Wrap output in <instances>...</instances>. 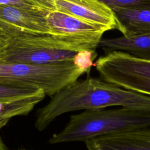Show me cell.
Segmentation results:
<instances>
[{"label": "cell", "mask_w": 150, "mask_h": 150, "mask_svg": "<svg viewBox=\"0 0 150 150\" xmlns=\"http://www.w3.org/2000/svg\"><path fill=\"white\" fill-rule=\"evenodd\" d=\"M42 90L32 87L0 85V100L30 96Z\"/></svg>", "instance_id": "4fadbf2b"}, {"label": "cell", "mask_w": 150, "mask_h": 150, "mask_svg": "<svg viewBox=\"0 0 150 150\" xmlns=\"http://www.w3.org/2000/svg\"><path fill=\"white\" fill-rule=\"evenodd\" d=\"M97 56L96 50H81L79 52L73 57L74 64L80 70L89 75L91 68L94 66V60Z\"/></svg>", "instance_id": "5bb4252c"}, {"label": "cell", "mask_w": 150, "mask_h": 150, "mask_svg": "<svg viewBox=\"0 0 150 150\" xmlns=\"http://www.w3.org/2000/svg\"><path fill=\"white\" fill-rule=\"evenodd\" d=\"M8 43V37L3 29L0 28V53L6 47Z\"/></svg>", "instance_id": "ac0fdd59"}, {"label": "cell", "mask_w": 150, "mask_h": 150, "mask_svg": "<svg viewBox=\"0 0 150 150\" xmlns=\"http://www.w3.org/2000/svg\"><path fill=\"white\" fill-rule=\"evenodd\" d=\"M98 47L104 51V54L120 51L135 57L150 60V33L131 38L122 36L102 38Z\"/></svg>", "instance_id": "8fae6325"}, {"label": "cell", "mask_w": 150, "mask_h": 150, "mask_svg": "<svg viewBox=\"0 0 150 150\" xmlns=\"http://www.w3.org/2000/svg\"><path fill=\"white\" fill-rule=\"evenodd\" d=\"M49 11H30L0 5V26L10 27L37 34L51 35L47 20Z\"/></svg>", "instance_id": "9c48e42d"}, {"label": "cell", "mask_w": 150, "mask_h": 150, "mask_svg": "<svg viewBox=\"0 0 150 150\" xmlns=\"http://www.w3.org/2000/svg\"><path fill=\"white\" fill-rule=\"evenodd\" d=\"M47 20L51 35L79 39L98 46L107 30L73 15L58 11H49Z\"/></svg>", "instance_id": "8992f818"}, {"label": "cell", "mask_w": 150, "mask_h": 150, "mask_svg": "<svg viewBox=\"0 0 150 150\" xmlns=\"http://www.w3.org/2000/svg\"><path fill=\"white\" fill-rule=\"evenodd\" d=\"M49 11H55L54 0H32Z\"/></svg>", "instance_id": "e0dca14e"}, {"label": "cell", "mask_w": 150, "mask_h": 150, "mask_svg": "<svg viewBox=\"0 0 150 150\" xmlns=\"http://www.w3.org/2000/svg\"><path fill=\"white\" fill-rule=\"evenodd\" d=\"M94 66L103 80L150 96V60L114 51L98 57Z\"/></svg>", "instance_id": "5b68a950"}, {"label": "cell", "mask_w": 150, "mask_h": 150, "mask_svg": "<svg viewBox=\"0 0 150 150\" xmlns=\"http://www.w3.org/2000/svg\"><path fill=\"white\" fill-rule=\"evenodd\" d=\"M8 43L0 53V61L30 64H46L73 60L80 51L96 50V45L73 38L37 34L0 26Z\"/></svg>", "instance_id": "7a4b0ae2"}, {"label": "cell", "mask_w": 150, "mask_h": 150, "mask_svg": "<svg viewBox=\"0 0 150 150\" xmlns=\"http://www.w3.org/2000/svg\"><path fill=\"white\" fill-rule=\"evenodd\" d=\"M56 11L77 17L105 29H117L120 25L112 10L97 0H54Z\"/></svg>", "instance_id": "52a82bcc"}, {"label": "cell", "mask_w": 150, "mask_h": 150, "mask_svg": "<svg viewBox=\"0 0 150 150\" xmlns=\"http://www.w3.org/2000/svg\"><path fill=\"white\" fill-rule=\"evenodd\" d=\"M112 10L122 36L131 38L150 33V5Z\"/></svg>", "instance_id": "30bf717a"}, {"label": "cell", "mask_w": 150, "mask_h": 150, "mask_svg": "<svg viewBox=\"0 0 150 150\" xmlns=\"http://www.w3.org/2000/svg\"><path fill=\"white\" fill-rule=\"evenodd\" d=\"M0 150H8L7 147L5 146L3 141L0 138Z\"/></svg>", "instance_id": "d6986e66"}, {"label": "cell", "mask_w": 150, "mask_h": 150, "mask_svg": "<svg viewBox=\"0 0 150 150\" xmlns=\"http://www.w3.org/2000/svg\"><path fill=\"white\" fill-rule=\"evenodd\" d=\"M0 5L30 11L47 10L32 0H0Z\"/></svg>", "instance_id": "2e32d148"}, {"label": "cell", "mask_w": 150, "mask_h": 150, "mask_svg": "<svg viewBox=\"0 0 150 150\" xmlns=\"http://www.w3.org/2000/svg\"><path fill=\"white\" fill-rule=\"evenodd\" d=\"M111 9L117 8H132L150 5V0H97Z\"/></svg>", "instance_id": "9a60e30c"}, {"label": "cell", "mask_w": 150, "mask_h": 150, "mask_svg": "<svg viewBox=\"0 0 150 150\" xmlns=\"http://www.w3.org/2000/svg\"><path fill=\"white\" fill-rule=\"evenodd\" d=\"M150 127V110L126 107L84 110L71 115L68 123L49 140L50 144L86 141L91 138Z\"/></svg>", "instance_id": "3957f363"}, {"label": "cell", "mask_w": 150, "mask_h": 150, "mask_svg": "<svg viewBox=\"0 0 150 150\" xmlns=\"http://www.w3.org/2000/svg\"><path fill=\"white\" fill-rule=\"evenodd\" d=\"M20 150H25V149H20Z\"/></svg>", "instance_id": "ffe728a7"}, {"label": "cell", "mask_w": 150, "mask_h": 150, "mask_svg": "<svg viewBox=\"0 0 150 150\" xmlns=\"http://www.w3.org/2000/svg\"><path fill=\"white\" fill-rule=\"evenodd\" d=\"M45 96L46 94L42 90L30 96L0 100V129L12 118L29 114Z\"/></svg>", "instance_id": "7c38bea8"}, {"label": "cell", "mask_w": 150, "mask_h": 150, "mask_svg": "<svg viewBox=\"0 0 150 150\" xmlns=\"http://www.w3.org/2000/svg\"><path fill=\"white\" fill-rule=\"evenodd\" d=\"M113 106L150 110V96L88 76L52 96L49 103L38 110L35 126L42 131L56 117L66 112Z\"/></svg>", "instance_id": "6da1fadb"}, {"label": "cell", "mask_w": 150, "mask_h": 150, "mask_svg": "<svg viewBox=\"0 0 150 150\" xmlns=\"http://www.w3.org/2000/svg\"><path fill=\"white\" fill-rule=\"evenodd\" d=\"M88 150H150V127L91 138Z\"/></svg>", "instance_id": "ba28073f"}, {"label": "cell", "mask_w": 150, "mask_h": 150, "mask_svg": "<svg viewBox=\"0 0 150 150\" xmlns=\"http://www.w3.org/2000/svg\"><path fill=\"white\" fill-rule=\"evenodd\" d=\"M85 73L73 60L46 64L0 61V85L35 87L50 97Z\"/></svg>", "instance_id": "277c9868"}]
</instances>
